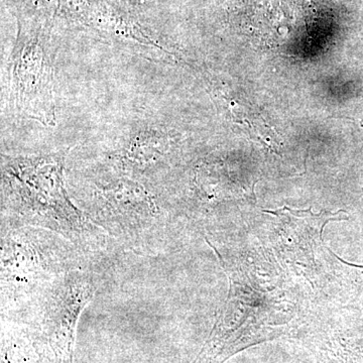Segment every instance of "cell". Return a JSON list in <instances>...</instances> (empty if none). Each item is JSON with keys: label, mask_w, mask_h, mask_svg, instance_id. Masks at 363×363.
I'll list each match as a JSON object with an SVG mask.
<instances>
[{"label": "cell", "mask_w": 363, "mask_h": 363, "mask_svg": "<svg viewBox=\"0 0 363 363\" xmlns=\"http://www.w3.org/2000/svg\"><path fill=\"white\" fill-rule=\"evenodd\" d=\"M4 160L6 205L18 221L50 229L74 242L91 238L95 231L67 195L61 155Z\"/></svg>", "instance_id": "6da1fadb"}, {"label": "cell", "mask_w": 363, "mask_h": 363, "mask_svg": "<svg viewBox=\"0 0 363 363\" xmlns=\"http://www.w3.org/2000/svg\"><path fill=\"white\" fill-rule=\"evenodd\" d=\"M49 30L39 18H21L9 63L13 108L45 125H55L54 64Z\"/></svg>", "instance_id": "7a4b0ae2"}, {"label": "cell", "mask_w": 363, "mask_h": 363, "mask_svg": "<svg viewBox=\"0 0 363 363\" xmlns=\"http://www.w3.org/2000/svg\"><path fill=\"white\" fill-rule=\"evenodd\" d=\"M106 205L107 215L113 224L111 227L119 235L133 238V234L140 235L145 229V223H150L155 216V208L149 195L138 184L123 181L114 187L102 191Z\"/></svg>", "instance_id": "3957f363"}, {"label": "cell", "mask_w": 363, "mask_h": 363, "mask_svg": "<svg viewBox=\"0 0 363 363\" xmlns=\"http://www.w3.org/2000/svg\"><path fill=\"white\" fill-rule=\"evenodd\" d=\"M166 138L157 130L140 131L124 150L123 161L131 169L142 171L157 164L164 155Z\"/></svg>", "instance_id": "277c9868"}]
</instances>
